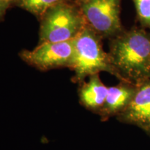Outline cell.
<instances>
[{"label": "cell", "mask_w": 150, "mask_h": 150, "mask_svg": "<svg viewBox=\"0 0 150 150\" xmlns=\"http://www.w3.org/2000/svg\"><path fill=\"white\" fill-rule=\"evenodd\" d=\"M109 55L117 78L135 86L150 79V35L134 29L116 35Z\"/></svg>", "instance_id": "1"}, {"label": "cell", "mask_w": 150, "mask_h": 150, "mask_svg": "<svg viewBox=\"0 0 150 150\" xmlns=\"http://www.w3.org/2000/svg\"><path fill=\"white\" fill-rule=\"evenodd\" d=\"M101 37L87 24L73 39L74 56L70 70L74 72L72 81L80 84L86 77L99 74L110 73L117 77L109 54L102 47Z\"/></svg>", "instance_id": "2"}, {"label": "cell", "mask_w": 150, "mask_h": 150, "mask_svg": "<svg viewBox=\"0 0 150 150\" xmlns=\"http://www.w3.org/2000/svg\"><path fill=\"white\" fill-rule=\"evenodd\" d=\"M86 24L80 8L61 1L49 9L41 18L40 43L73 40Z\"/></svg>", "instance_id": "3"}, {"label": "cell", "mask_w": 150, "mask_h": 150, "mask_svg": "<svg viewBox=\"0 0 150 150\" xmlns=\"http://www.w3.org/2000/svg\"><path fill=\"white\" fill-rule=\"evenodd\" d=\"M121 0H83L80 11L86 24L101 37H110L121 33Z\"/></svg>", "instance_id": "4"}, {"label": "cell", "mask_w": 150, "mask_h": 150, "mask_svg": "<svg viewBox=\"0 0 150 150\" xmlns=\"http://www.w3.org/2000/svg\"><path fill=\"white\" fill-rule=\"evenodd\" d=\"M20 56L30 66L43 72L63 67L70 69L74 56L73 40L40 43L33 50H23Z\"/></svg>", "instance_id": "5"}, {"label": "cell", "mask_w": 150, "mask_h": 150, "mask_svg": "<svg viewBox=\"0 0 150 150\" xmlns=\"http://www.w3.org/2000/svg\"><path fill=\"white\" fill-rule=\"evenodd\" d=\"M120 122L136 125L147 132L150 129V79L136 86L127 108L117 116Z\"/></svg>", "instance_id": "6"}, {"label": "cell", "mask_w": 150, "mask_h": 150, "mask_svg": "<svg viewBox=\"0 0 150 150\" xmlns=\"http://www.w3.org/2000/svg\"><path fill=\"white\" fill-rule=\"evenodd\" d=\"M136 89V86L125 81L108 87L106 100L98 113L101 120L106 121L110 117L119 115L131 102Z\"/></svg>", "instance_id": "7"}, {"label": "cell", "mask_w": 150, "mask_h": 150, "mask_svg": "<svg viewBox=\"0 0 150 150\" xmlns=\"http://www.w3.org/2000/svg\"><path fill=\"white\" fill-rule=\"evenodd\" d=\"M108 89V87L102 81L99 74L92 75L87 82L84 81L79 84L78 95L80 104L98 115L106 100Z\"/></svg>", "instance_id": "8"}, {"label": "cell", "mask_w": 150, "mask_h": 150, "mask_svg": "<svg viewBox=\"0 0 150 150\" xmlns=\"http://www.w3.org/2000/svg\"><path fill=\"white\" fill-rule=\"evenodd\" d=\"M19 6L38 18H42L49 9L64 0H16Z\"/></svg>", "instance_id": "9"}, {"label": "cell", "mask_w": 150, "mask_h": 150, "mask_svg": "<svg viewBox=\"0 0 150 150\" xmlns=\"http://www.w3.org/2000/svg\"><path fill=\"white\" fill-rule=\"evenodd\" d=\"M140 21L150 29V0H133Z\"/></svg>", "instance_id": "10"}, {"label": "cell", "mask_w": 150, "mask_h": 150, "mask_svg": "<svg viewBox=\"0 0 150 150\" xmlns=\"http://www.w3.org/2000/svg\"><path fill=\"white\" fill-rule=\"evenodd\" d=\"M10 6V4L2 0H0V20H1L4 16L6 11Z\"/></svg>", "instance_id": "11"}, {"label": "cell", "mask_w": 150, "mask_h": 150, "mask_svg": "<svg viewBox=\"0 0 150 150\" xmlns=\"http://www.w3.org/2000/svg\"><path fill=\"white\" fill-rule=\"evenodd\" d=\"M2 1H6V2H7V3H9L11 4V3L13 1H14V0H2Z\"/></svg>", "instance_id": "12"}, {"label": "cell", "mask_w": 150, "mask_h": 150, "mask_svg": "<svg viewBox=\"0 0 150 150\" xmlns=\"http://www.w3.org/2000/svg\"><path fill=\"white\" fill-rule=\"evenodd\" d=\"M147 133H148V134H150V129H149V131H147Z\"/></svg>", "instance_id": "13"}, {"label": "cell", "mask_w": 150, "mask_h": 150, "mask_svg": "<svg viewBox=\"0 0 150 150\" xmlns=\"http://www.w3.org/2000/svg\"><path fill=\"white\" fill-rule=\"evenodd\" d=\"M79 2H80V1H83V0H79Z\"/></svg>", "instance_id": "14"}]
</instances>
